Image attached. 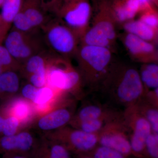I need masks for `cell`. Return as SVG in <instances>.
I'll use <instances>...</instances> for the list:
<instances>
[{"label": "cell", "mask_w": 158, "mask_h": 158, "mask_svg": "<svg viewBox=\"0 0 158 158\" xmlns=\"http://www.w3.org/2000/svg\"><path fill=\"white\" fill-rule=\"evenodd\" d=\"M100 88L127 108L137 104L146 93L139 70L122 62H113Z\"/></svg>", "instance_id": "1"}, {"label": "cell", "mask_w": 158, "mask_h": 158, "mask_svg": "<svg viewBox=\"0 0 158 158\" xmlns=\"http://www.w3.org/2000/svg\"><path fill=\"white\" fill-rule=\"evenodd\" d=\"M74 58L84 86L100 88L114 62L113 51L96 46L80 44Z\"/></svg>", "instance_id": "2"}, {"label": "cell", "mask_w": 158, "mask_h": 158, "mask_svg": "<svg viewBox=\"0 0 158 158\" xmlns=\"http://www.w3.org/2000/svg\"><path fill=\"white\" fill-rule=\"evenodd\" d=\"M96 10L87 31L80 39V44L106 48L113 51L118 35L108 0H98Z\"/></svg>", "instance_id": "3"}, {"label": "cell", "mask_w": 158, "mask_h": 158, "mask_svg": "<svg viewBox=\"0 0 158 158\" xmlns=\"http://www.w3.org/2000/svg\"><path fill=\"white\" fill-rule=\"evenodd\" d=\"M46 85L60 93L75 97L81 96L84 86L77 69L70 59L56 55L48 65Z\"/></svg>", "instance_id": "4"}, {"label": "cell", "mask_w": 158, "mask_h": 158, "mask_svg": "<svg viewBox=\"0 0 158 158\" xmlns=\"http://www.w3.org/2000/svg\"><path fill=\"white\" fill-rule=\"evenodd\" d=\"M41 31L49 50L65 59L74 58L80 45V38L73 30L54 16Z\"/></svg>", "instance_id": "5"}, {"label": "cell", "mask_w": 158, "mask_h": 158, "mask_svg": "<svg viewBox=\"0 0 158 158\" xmlns=\"http://www.w3.org/2000/svg\"><path fill=\"white\" fill-rule=\"evenodd\" d=\"M90 0H58L53 15L80 37L87 31L93 15Z\"/></svg>", "instance_id": "6"}, {"label": "cell", "mask_w": 158, "mask_h": 158, "mask_svg": "<svg viewBox=\"0 0 158 158\" xmlns=\"http://www.w3.org/2000/svg\"><path fill=\"white\" fill-rule=\"evenodd\" d=\"M3 44L21 65L31 57L48 48L41 31L27 33L11 28Z\"/></svg>", "instance_id": "7"}, {"label": "cell", "mask_w": 158, "mask_h": 158, "mask_svg": "<svg viewBox=\"0 0 158 158\" xmlns=\"http://www.w3.org/2000/svg\"><path fill=\"white\" fill-rule=\"evenodd\" d=\"M75 102L66 98L50 111L36 117L31 126L43 135L68 125L75 113Z\"/></svg>", "instance_id": "8"}, {"label": "cell", "mask_w": 158, "mask_h": 158, "mask_svg": "<svg viewBox=\"0 0 158 158\" xmlns=\"http://www.w3.org/2000/svg\"><path fill=\"white\" fill-rule=\"evenodd\" d=\"M57 141L70 151L82 153L93 149L98 143V134H90L67 125L42 135Z\"/></svg>", "instance_id": "9"}, {"label": "cell", "mask_w": 158, "mask_h": 158, "mask_svg": "<svg viewBox=\"0 0 158 158\" xmlns=\"http://www.w3.org/2000/svg\"><path fill=\"white\" fill-rule=\"evenodd\" d=\"M119 118L108 123L98 134L101 146L114 150L125 156L131 152L128 129L123 120Z\"/></svg>", "instance_id": "10"}, {"label": "cell", "mask_w": 158, "mask_h": 158, "mask_svg": "<svg viewBox=\"0 0 158 158\" xmlns=\"http://www.w3.org/2000/svg\"><path fill=\"white\" fill-rule=\"evenodd\" d=\"M126 109L123 122L127 129L131 130L130 140L131 148L132 151L139 153L145 148L146 139L152 132L151 127L135 106Z\"/></svg>", "instance_id": "11"}, {"label": "cell", "mask_w": 158, "mask_h": 158, "mask_svg": "<svg viewBox=\"0 0 158 158\" xmlns=\"http://www.w3.org/2000/svg\"><path fill=\"white\" fill-rule=\"evenodd\" d=\"M29 128L21 130L11 136L0 137V154L18 153L32 157L40 141Z\"/></svg>", "instance_id": "12"}, {"label": "cell", "mask_w": 158, "mask_h": 158, "mask_svg": "<svg viewBox=\"0 0 158 158\" xmlns=\"http://www.w3.org/2000/svg\"><path fill=\"white\" fill-rule=\"evenodd\" d=\"M118 38L133 60L141 64L158 63L157 45L125 32Z\"/></svg>", "instance_id": "13"}, {"label": "cell", "mask_w": 158, "mask_h": 158, "mask_svg": "<svg viewBox=\"0 0 158 158\" xmlns=\"http://www.w3.org/2000/svg\"><path fill=\"white\" fill-rule=\"evenodd\" d=\"M109 7L117 25L135 19L143 7L141 0H108Z\"/></svg>", "instance_id": "14"}, {"label": "cell", "mask_w": 158, "mask_h": 158, "mask_svg": "<svg viewBox=\"0 0 158 158\" xmlns=\"http://www.w3.org/2000/svg\"><path fill=\"white\" fill-rule=\"evenodd\" d=\"M1 108L5 116L12 115L19 119L23 129L31 125L37 117L33 105L19 95Z\"/></svg>", "instance_id": "15"}, {"label": "cell", "mask_w": 158, "mask_h": 158, "mask_svg": "<svg viewBox=\"0 0 158 158\" xmlns=\"http://www.w3.org/2000/svg\"><path fill=\"white\" fill-rule=\"evenodd\" d=\"M19 72L8 71L0 74V108L19 95L21 86Z\"/></svg>", "instance_id": "16"}, {"label": "cell", "mask_w": 158, "mask_h": 158, "mask_svg": "<svg viewBox=\"0 0 158 158\" xmlns=\"http://www.w3.org/2000/svg\"><path fill=\"white\" fill-rule=\"evenodd\" d=\"M56 55L47 48L31 57L21 66L19 72L22 77L26 78L33 74H47L48 67Z\"/></svg>", "instance_id": "17"}, {"label": "cell", "mask_w": 158, "mask_h": 158, "mask_svg": "<svg viewBox=\"0 0 158 158\" xmlns=\"http://www.w3.org/2000/svg\"><path fill=\"white\" fill-rule=\"evenodd\" d=\"M21 10L34 28L39 31L52 18L40 0H23Z\"/></svg>", "instance_id": "18"}, {"label": "cell", "mask_w": 158, "mask_h": 158, "mask_svg": "<svg viewBox=\"0 0 158 158\" xmlns=\"http://www.w3.org/2000/svg\"><path fill=\"white\" fill-rule=\"evenodd\" d=\"M32 157L71 158L70 152L61 143L41 135L39 144Z\"/></svg>", "instance_id": "19"}, {"label": "cell", "mask_w": 158, "mask_h": 158, "mask_svg": "<svg viewBox=\"0 0 158 158\" xmlns=\"http://www.w3.org/2000/svg\"><path fill=\"white\" fill-rule=\"evenodd\" d=\"M118 118L116 114L103 106L96 104H87L79 108L77 113H75L69 124L98 118L113 120Z\"/></svg>", "instance_id": "20"}, {"label": "cell", "mask_w": 158, "mask_h": 158, "mask_svg": "<svg viewBox=\"0 0 158 158\" xmlns=\"http://www.w3.org/2000/svg\"><path fill=\"white\" fill-rule=\"evenodd\" d=\"M120 26L124 30V32L158 45V30L148 27L138 19L131 20Z\"/></svg>", "instance_id": "21"}, {"label": "cell", "mask_w": 158, "mask_h": 158, "mask_svg": "<svg viewBox=\"0 0 158 158\" xmlns=\"http://www.w3.org/2000/svg\"><path fill=\"white\" fill-rule=\"evenodd\" d=\"M135 106L138 112L149 122L152 132L158 134V106L144 96Z\"/></svg>", "instance_id": "22"}, {"label": "cell", "mask_w": 158, "mask_h": 158, "mask_svg": "<svg viewBox=\"0 0 158 158\" xmlns=\"http://www.w3.org/2000/svg\"><path fill=\"white\" fill-rule=\"evenodd\" d=\"M139 73L146 92L158 88V63L142 64Z\"/></svg>", "instance_id": "23"}, {"label": "cell", "mask_w": 158, "mask_h": 158, "mask_svg": "<svg viewBox=\"0 0 158 158\" xmlns=\"http://www.w3.org/2000/svg\"><path fill=\"white\" fill-rule=\"evenodd\" d=\"M23 0H4L0 13L6 27L10 31L15 16L20 11Z\"/></svg>", "instance_id": "24"}, {"label": "cell", "mask_w": 158, "mask_h": 158, "mask_svg": "<svg viewBox=\"0 0 158 158\" xmlns=\"http://www.w3.org/2000/svg\"><path fill=\"white\" fill-rule=\"evenodd\" d=\"M117 119H109L98 118L75 123H70L68 125L90 134H98L109 123Z\"/></svg>", "instance_id": "25"}, {"label": "cell", "mask_w": 158, "mask_h": 158, "mask_svg": "<svg viewBox=\"0 0 158 158\" xmlns=\"http://www.w3.org/2000/svg\"><path fill=\"white\" fill-rule=\"evenodd\" d=\"M158 7L152 3L145 4L138 14V19L146 25L158 31Z\"/></svg>", "instance_id": "26"}, {"label": "cell", "mask_w": 158, "mask_h": 158, "mask_svg": "<svg viewBox=\"0 0 158 158\" xmlns=\"http://www.w3.org/2000/svg\"><path fill=\"white\" fill-rule=\"evenodd\" d=\"M0 65L6 71L19 72L21 66L3 44H0Z\"/></svg>", "instance_id": "27"}, {"label": "cell", "mask_w": 158, "mask_h": 158, "mask_svg": "<svg viewBox=\"0 0 158 158\" xmlns=\"http://www.w3.org/2000/svg\"><path fill=\"white\" fill-rule=\"evenodd\" d=\"M11 28L27 33H35L41 31L34 28L21 10L14 19Z\"/></svg>", "instance_id": "28"}, {"label": "cell", "mask_w": 158, "mask_h": 158, "mask_svg": "<svg viewBox=\"0 0 158 158\" xmlns=\"http://www.w3.org/2000/svg\"><path fill=\"white\" fill-rule=\"evenodd\" d=\"M23 130L19 119L12 115H7L5 118L2 136H9L16 134Z\"/></svg>", "instance_id": "29"}, {"label": "cell", "mask_w": 158, "mask_h": 158, "mask_svg": "<svg viewBox=\"0 0 158 158\" xmlns=\"http://www.w3.org/2000/svg\"><path fill=\"white\" fill-rule=\"evenodd\" d=\"M38 88L26 81L24 83H22L20 89L19 96L32 104L34 100Z\"/></svg>", "instance_id": "30"}, {"label": "cell", "mask_w": 158, "mask_h": 158, "mask_svg": "<svg viewBox=\"0 0 158 158\" xmlns=\"http://www.w3.org/2000/svg\"><path fill=\"white\" fill-rule=\"evenodd\" d=\"M145 148L151 157L158 158V134H150L146 139Z\"/></svg>", "instance_id": "31"}, {"label": "cell", "mask_w": 158, "mask_h": 158, "mask_svg": "<svg viewBox=\"0 0 158 158\" xmlns=\"http://www.w3.org/2000/svg\"><path fill=\"white\" fill-rule=\"evenodd\" d=\"M93 158H125V155L111 148L100 146L95 150Z\"/></svg>", "instance_id": "32"}, {"label": "cell", "mask_w": 158, "mask_h": 158, "mask_svg": "<svg viewBox=\"0 0 158 158\" xmlns=\"http://www.w3.org/2000/svg\"><path fill=\"white\" fill-rule=\"evenodd\" d=\"M40 1L45 11L53 15L58 0H40Z\"/></svg>", "instance_id": "33"}, {"label": "cell", "mask_w": 158, "mask_h": 158, "mask_svg": "<svg viewBox=\"0 0 158 158\" xmlns=\"http://www.w3.org/2000/svg\"><path fill=\"white\" fill-rule=\"evenodd\" d=\"M9 31L6 27L0 15V44H3L4 40Z\"/></svg>", "instance_id": "34"}, {"label": "cell", "mask_w": 158, "mask_h": 158, "mask_svg": "<svg viewBox=\"0 0 158 158\" xmlns=\"http://www.w3.org/2000/svg\"><path fill=\"white\" fill-rule=\"evenodd\" d=\"M1 158H33L30 156L18 153H6L2 155Z\"/></svg>", "instance_id": "35"}, {"label": "cell", "mask_w": 158, "mask_h": 158, "mask_svg": "<svg viewBox=\"0 0 158 158\" xmlns=\"http://www.w3.org/2000/svg\"><path fill=\"white\" fill-rule=\"evenodd\" d=\"M6 116L3 110L0 108V137L2 136V131Z\"/></svg>", "instance_id": "36"}, {"label": "cell", "mask_w": 158, "mask_h": 158, "mask_svg": "<svg viewBox=\"0 0 158 158\" xmlns=\"http://www.w3.org/2000/svg\"><path fill=\"white\" fill-rule=\"evenodd\" d=\"M141 1L144 6L148 3H150L157 7L158 6V0H141Z\"/></svg>", "instance_id": "37"}, {"label": "cell", "mask_w": 158, "mask_h": 158, "mask_svg": "<svg viewBox=\"0 0 158 158\" xmlns=\"http://www.w3.org/2000/svg\"><path fill=\"white\" fill-rule=\"evenodd\" d=\"M5 72L6 71L5 69H3L2 67L0 65V74L2 73H3Z\"/></svg>", "instance_id": "38"}, {"label": "cell", "mask_w": 158, "mask_h": 158, "mask_svg": "<svg viewBox=\"0 0 158 158\" xmlns=\"http://www.w3.org/2000/svg\"><path fill=\"white\" fill-rule=\"evenodd\" d=\"M4 0H0V8H1V6H2V4L4 2Z\"/></svg>", "instance_id": "39"}, {"label": "cell", "mask_w": 158, "mask_h": 158, "mask_svg": "<svg viewBox=\"0 0 158 158\" xmlns=\"http://www.w3.org/2000/svg\"><path fill=\"white\" fill-rule=\"evenodd\" d=\"M80 158H93L89 157H88V156H84V157H81Z\"/></svg>", "instance_id": "40"}, {"label": "cell", "mask_w": 158, "mask_h": 158, "mask_svg": "<svg viewBox=\"0 0 158 158\" xmlns=\"http://www.w3.org/2000/svg\"><path fill=\"white\" fill-rule=\"evenodd\" d=\"M91 1V2H96L98 0H90Z\"/></svg>", "instance_id": "41"}]
</instances>
